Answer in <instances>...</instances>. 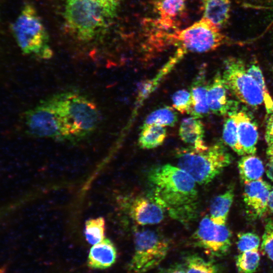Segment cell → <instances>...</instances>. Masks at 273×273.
<instances>
[{
	"label": "cell",
	"mask_w": 273,
	"mask_h": 273,
	"mask_svg": "<svg viewBox=\"0 0 273 273\" xmlns=\"http://www.w3.org/2000/svg\"><path fill=\"white\" fill-rule=\"evenodd\" d=\"M148 179L153 199L173 219L188 224L198 217L197 183L187 172L170 164L153 168Z\"/></svg>",
	"instance_id": "6da1fadb"
},
{
	"label": "cell",
	"mask_w": 273,
	"mask_h": 273,
	"mask_svg": "<svg viewBox=\"0 0 273 273\" xmlns=\"http://www.w3.org/2000/svg\"><path fill=\"white\" fill-rule=\"evenodd\" d=\"M121 0H64L66 27L83 42L103 34L114 20Z\"/></svg>",
	"instance_id": "7a4b0ae2"
},
{
	"label": "cell",
	"mask_w": 273,
	"mask_h": 273,
	"mask_svg": "<svg viewBox=\"0 0 273 273\" xmlns=\"http://www.w3.org/2000/svg\"><path fill=\"white\" fill-rule=\"evenodd\" d=\"M154 32L149 39L150 45L156 49L173 46L186 53L209 52L228 41L220 28L202 17L183 29Z\"/></svg>",
	"instance_id": "3957f363"
},
{
	"label": "cell",
	"mask_w": 273,
	"mask_h": 273,
	"mask_svg": "<svg viewBox=\"0 0 273 273\" xmlns=\"http://www.w3.org/2000/svg\"><path fill=\"white\" fill-rule=\"evenodd\" d=\"M53 96L61 115L67 140L82 139L97 128L101 114L97 106L90 98L71 90Z\"/></svg>",
	"instance_id": "277c9868"
},
{
	"label": "cell",
	"mask_w": 273,
	"mask_h": 273,
	"mask_svg": "<svg viewBox=\"0 0 273 273\" xmlns=\"http://www.w3.org/2000/svg\"><path fill=\"white\" fill-rule=\"evenodd\" d=\"M178 166L189 174L199 185L210 183L232 162L225 147L218 142L204 151L190 147L176 152Z\"/></svg>",
	"instance_id": "5b68a950"
},
{
	"label": "cell",
	"mask_w": 273,
	"mask_h": 273,
	"mask_svg": "<svg viewBox=\"0 0 273 273\" xmlns=\"http://www.w3.org/2000/svg\"><path fill=\"white\" fill-rule=\"evenodd\" d=\"M12 31L23 53L42 60L53 57L49 34L32 5L27 3L23 7Z\"/></svg>",
	"instance_id": "8992f818"
},
{
	"label": "cell",
	"mask_w": 273,
	"mask_h": 273,
	"mask_svg": "<svg viewBox=\"0 0 273 273\" xmlns=\"http://www.w3.org/2000/svg\"><path fill=\"white\" fill-rule=\"evenodd\" d=\"M133 240L134 251L128 265L129 273H145L156 267L169 250L168 240L151 229L135 230Z\"/></svg>",
	"instance_id": "52a82bcc"
},
{
	"label": "cell",
	"mask_w": 273,
	"mask_h": 273,
	"mask_svg": "<svg viewBox=\"0 0 273 273\" xmlns=\"http://www.w3.org/2000/svg\"><path fill=\"white\" fill-rule=\"evenodd\" d=\"M24 117L25 129L29 135L67 140L63 120L53 96L27 110Z\"/></svg>",
	"instance_id": "ba28073f"
},
{
	"label": "cell",
	"mask_w": 273,
	"mask_h": 273,
	"mask_svg": "<svg viewBox=\"0 0 273 273\" xmlns=\"http://www.w3.org/2000/svg\"><path fill=\"white\" fill-rule=\"evenodd\" d=\"M222 78L226 88L242 103L256 108L263 103L261 90L248 73L244 62L236 57L225 60Z\"/></svg>",
	"instance_id": "9c48e42d"
},
{
	"label": "cell",
	"mask_w": 273,
	"mask_h": 273,
	"mask_svg": "<svg viewBox=\"0 0 273 273\" xmlns=\"http://www.w3.org/2000/svg\"><path fill=\"white\" fill-rule=\"evenodd\" d=\"M231 238L232 233L225 224H216L208 216L202 219L192 236L195 245L213 257L228 254Z\"/></svg>",
	"instance_id": "30bf717a"
},
{
	"label": "cell",
	"mask_w": 273,
	"mask_h": 273,
	"mask_svg": "<svg viewBox=\"0 0 273 273\" xmlns=\"http://www.w3.org/2000/svg\"><path fill=\"white\" fill-rule=\"evenodd\" d=\"M271 190V185L261 179L245 183L243 199L252 216L260 217L265 214Z\"/></svg>",
	"instance_id": "8fae6325"
},
{
	"label": "cell",
	"mask_w": 273,
	"mask_h": 273,
	"mask_svg": "<svg viewBox=\"0 0 273 273\" xmlns=\"http://www.w3.org/2000/svg\"><path fill=\"white\" fill-rule=\"evenodd\" d=\"M227 88L222 78L217 73L208 83L207 102L210 111L219 116H229L237 112L236 103L230 100L228 96Z\"/></svg>",
	"instance_id": "7c38bea8"
},
{
	"label": "cell",
	"mask_w": 273,
	"mask_h": 273,
	"mask_svg": "<svg viewBox=\"0 0 273 273\" xmlns=\"http://www.w3.org/2000/svg\"><path fill=\"white\" fill-rule=\"evenodd\" d=\"M164 209L151 196L136 198L129 207L132 219L141 225L155 224L161 222L164 216Z\"/></svg>",
	"instance_id": "4fadbf2b"
},
{
	"label": "cell",
	"mask_w": 273,
	"mask_h": 273,
	"mask_svg": "<svg viewBox=\"0 0 273 273\" xmlns=\"http://www.w3.org/2000/svg\"><path fill=\"white\" fill-rule=\"evenodd\" d=\"M188 0H155L153 11L156 16L151 22L154 31H167L171 29L175 20L185 9Z\"/></svg>",
	"instance_id": "5bb4252c"
},
{
	"label": "cell",
	"mask_w": 273,
	"mask_h": 273,
	"mask_svg": "<svg viewBox=\"0 0 273 273\" xmlns=\"http://www.w3.org/2000/svg\"><path fill=\"white\" fill-rule=\"evenodd\" d=\"M231 114L237 122L239 141L244 152L245 154L254 155L258 139L256 123L244 111H237Z\"/></svg>",
	"instance_id": "9a60e30c"
},
{
	"label": "cell",
	"mask_w": 273,
	"mask_h": 273,
	"mask_svg": "<svg viewBox=\"0 0 273 273\" xmlns=\"http://www.w3.org/2000/svg\"><path fill=\"white\" fill-rule=\"evenodd\" d=\"M208 86L206 68L203 66L197 73L191 85L192 116L200 119L207 116L210 112L207 102Z\"/></svg>",
	"instance_id": "2e32d148"
},
{
	"label": "cell",
	"mask_w": 273,
	"mask_h": 273,
	"mask_svg": "<svg viewBox=\"0 0 273 273\" xmlns=\"http://www.w3.org/2000/svg\"><path fill=\"white\" fill-rule=\"evenodd\" d=\"M117 256L116 248L109 239L93 245L87 260L88 267L93 269H105L111 267Z\"/></svg>",
	"instance_id": "e0dca14e"
},
{
	"label": "cell",
	"mask_w": 273,
	"mask_h": 273,
	"mask_svg": "<svg viewBox=\"0 0 273 273\" xmlns=\"http://www.w3.org/2000/svg\"><path fill=\"white\" fill-rule=\"evenodd\" d=\"M178 134L185 143L197 151H204L208 147L204 140V125L199 118L191 116L183 119Z\"/></svg>",
	"instance_id": "ac0fdd59"
},
{
	"label": "cell",
	"mask_w": 273,
	"mask_h": 273,
	"mask_svg": "<svg viewBox=\"0 0 273 273\" xmlns=\"http://www.w3.org/2000/svg\"><path fill=\"white\" fill-rule=\"evenodd\" d=\"M232 0H202V17L219 28L227 24L230 17Z\"/></svg>",
	"instance_id": "d6986e66"
},
{
	"label": "cell",
	"mask_w": 273,
	"mask_h": 273,
	"mask_svg": "<svg viewBox=\"0 0 273 273\" xmlns=\"http://www.w3.org/2000/svg\"><path fill=\"white\" fill-rule=\"evenodd\" d=\"M234 198V189L231 186L213 199L210 206L209 216L213 222L217 224H225Z\"/></svg>",
	"instance_id": "ffe728a7"
},
{
	"label": "cell",
	"mask_w": 273,
	"mask_h": 273,
	"mask_svg": "<svg viewBox=\"0 0 273 273\" xmlns=\"http://www.w3.org/2000/svg\"><path fill=\"white\" fill-rule=\"evenodd\" d=\"M238 167L244 184L261 179L264 170L262 161L253 155L242 157L238 161Z\"/></svg>",
	"instance_id": "44dd1931"
},
{
	"label": "cell",
	"mask_w": 273,
	"mask_h": 273,
	"mask_svg": "<svg viewBox=\"0 0 273 273\" xmlns=\"http://www.w3.org/2000/svg\"><path fill=\"white\" fill-rule=\"evenodd\" d=\"M166 136L165 127L155 124L141 126L138 144L143 149H152L161 146Z\"/></svg>",
	"instance_id": "7402d4cb"
},
{
	"label": "cell",
	"mask_w": 273,
	"mask_h": 273,
	"mask_svg": "<svg viewBox=\"0 0 273 273\" xmlns=\"http://www.w3.org/2000/svg\"><path fill=\"white\" fill-rule=\"evenodd\" d=\"M184 265L186 273H220V267L212 260L204 259L196 254L187 255Z\"/></svg>",
	"instance_id": "603a6c76"
},
{
	"label": "cell",
	"mask_w": 273,
	"mask_h": 273,
	"mask_svg": "<svg viewBox=\"0 0 273 273\" xmlns=\"http://www.w3.org/2000/svg\"><path fill=\"white\" fill-rule=\"evenodd\" d=\"M178 119L177 112L170 106H164L157 109L145 118L141 126L149 125H158L165 126H173Z\"/></svg>",
	"instance_id": "cb8c5ba5"
},
{
	"label": "cell",
	"mask_w": 273,
	"mask_h": 273,
	"mask_svg": "<svg viewBox=\"0 0 273 273\" xmlns=\"http://www.w3.org/2000/svg\"><path fill=\"white\" fill-rule=\"evenodd\" d=\"M222 138L225 144L239 155L245 154L239 143L237 123L232 114L228 116L224 123Z\"/></svg>",
	"instance_id": "d4e9b609"
},
{
	"label": "cell",
	"mask_w": 273,
	"mask_h": 273,
	"mask_svg": "<svg viewBox=\"0 0 273 273\" xmlns=\"http://www.w3.org/2000/svg\"><path fill=\"white\" fill-rule=\"evenodd\" d=\"M260 255L258 249L246 251L236 257V265L240 273H254L259 266Z\"/></svg>",
	"instance_id": "484cf974"
},
{
	"label": "cell",
	"mask_w": 273,
	"mask_h": 273,
	"mask_svg": "<svg viewBox=\"0 0 273 273\" xmlns=\"http://www.w3.org/2000/svg\"><path fill=\"white\" fill-rule=\"evenodd\" d=\"M105 221L103 217L90 219L85 222L84 235L86 241L92 245L96 244L105 238Z\"/></svg>",
	"instance_id": "4316f807"
},
{
	"label": "cell",
	"mask_w": 273,
	"mask_h": 273,
	"mask_svg": "<svg viewBox=\"0 0 273 273\" xmlns=\"http://www.w3.org/2000/svg\"><path fill=\"white\" fill-rule=\"evenodd\" d=\"M247 70L248 73L256 81L261 90L263 102L267 114L269 115L273 113V100L268 92L262 72L259 66L256 63H253L247 68Z\"/></svg>",
	"instance_id": "83f0119b"
},
{
	"label": "cell",
	"mask_w": 273,
	"mask_h": 273,
	"mask_svg": "<svg viewBox=\"0 0 273 273\" xmlns=\"http://www.w3.org/2000/svg\"><path fill=\"white\" fill-rule=\"evenodd\" d=\"M173 108L181 114H191L192 109V102L190 92L185 89H179L175 92L172 96Z\"/></svg>",
	"instance_id": "f1b7e54d"
},
{
	"label": "cell",
	"mask_w": 273,
	"mask_h": 273,
	"mask_svg": "<svg viewBox=\"0 0 273 273\" xmlns=\"http://www.w3.org/2000/svg\"><path fill=\"white\" fill-rule=\"evenodd\" d=\"M260 243L259 236L252 232L240 233L237 242L238 250L240 252L258 249Z\"/></svg>",
	"instance_id": "f546056e"
},
{
	"label": "cell",
	"mask_w": 273,
	"mask_h": 273,
	"mask_svg": "<svg viewBox=\"0 0 273 273\" xmlns=\"http://www.w3.org/2000/svg\"><path fill=\"white\" fill-rule=\"evenodd\" d=\"M261 247L264 253L273 261V222H268L265 226Z\"/></svg>",
	"instance_id": "4dcf8cb0"
},
{
	"label": "cell",
	"mask_w": 273,
	"mask_h": 273,
	"mask_svg": "<svg viewBox=\"0 0 273 273\" xmlns=\"http://www.w3.org/2000/svg\"><path fill=\"white\" fill-rule=\"evenodd\" d=\"M265 140L268 147L273 146V113L269 114L266 122Z\"/></svg>",
	"instance_id": "1f68e13d"
},
{
	"label": "cell",
	"mask_w": 273,
	"mask_h": 273,
	"mask_svg": "<svg viewBox=\"0 0 273 273\" xmlns=\"http://www.w3.org/2000/svg\"><path fill=\"white\" fill-rule=\"evenodd\" d=\"M160 273H186L184 264L175 263L161 270Z\"/></svg>",
	"instance_id": "d6a6232c"
},
{
	"label": "cell",
	"mask_w": 273,
	"mask_h": 273,
	"mask_svg": "<svg viewBox=\"0 0 273 273\" xmlns=\"http://www.w3.org/2000/svg\"><path fill=\"white\" fill-rule=\"evenodd\" d=\"M266 165V173L267 177L273 181V159H269Z\"/></svg>",
	"instance_id": "836d02e7"
},
{
	"label": "cell",
	"mask_w": 273,
	"mask_h": 273,
	"mask_svg": "<svg viewBox=\"0 0 273 273\" xmlns=\"http://www.w3.org/2000/svg\"><path fill=\"white\" fill-rule=\"evenodd\" d=\"M268 209L273 213V190L270 192L268 199Z\"/></svg>",
	"instance_id": "e575fe53"
},
{
	"label": "cell",
	"mask_w": 273,
	"mask_h": 273,
	"mask_svg": "<svg viewBox=\"0 0 273 273\" xmlns=\"http://www.w3.org/2000/svg\"><path fill=\"white\" fill-rule=\"evenodd\" d=\"M266 154L269 159H273V146L268 147Z\"/></svg>",
	"instance_id": "d590c367"
},
{
	"label": "cell",
	"mask_w": 273,
	"mask_h": 273,
	"mask_svg": "<svg viewBox=\"0 0 273 273\" xmlns=\"http://www.w3.org/2000/svg\"><path fill=\"white\" fill-rule=\"evenodd\" d=\"M6 267L3 266L0 268V273H5Z\"/></svg>",
	"instance_id": "8d00e7d4"
},
{
	"label": "cell",
	"mask_w": 273,
	"mask_h": 273,
	"mask_svg": "<svg viewBox=\"0 0 273 273\" xmlns=\"http://www.w3.org/2000/svg\"><path fill=\"white\" fill-rule=\"evenodd\" d=\"M272 73H273V69H272Z\"/></svg>",
	"instance_id": "74e56055"
},
{
	"label": "cell",
	"mask_w": 273,
	"mask_h": 273,
	"mask_svg": "<svg viewBox=\"0 0 273 273\" xmlns=\"http://www.w3.org/2000/svg\"><path fill=\"white\" fill-rule=\"evenodd\" d=\"M272 4H273V0H272Z\"/></svg>",
	"instance_id": "f35d334b"
}]
</instances>
